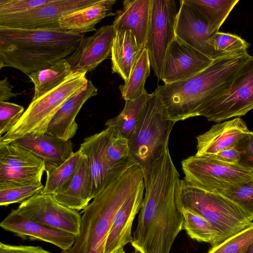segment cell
Here are the masks:
<instances>
[{
    "instance_id": "obj_1",
    "label": "cell",
    "mask_w": 253,
    "mask_h": 253,
    "mask_svg": "<svg viewBox=\"0 0 253 253\" xmlns=\"http://www.w3.org/2000/svg\"><path fill=\"white\" fill-rule=\"evenodd\" d=\"M181 183L168 148L144 181V198L130 243L135 252L169 253L183 228L179 206Z\"/></svg>"
},
{
    "instance_id": "obj_2",
    "label": "cell",
    "mask_w": 253,
    "mask_h": 253,
    "mask_svg": "<svg viewBox=\"0 0 253 253\" xmlns=\"http://www.w3.org/2000/svg\"><path fill=\"white\" fill-rule=\"evenodd\" d=\"M84 34L62 29L31 30L0 26V68L30 74L66 58Z\"/></svg>"
},
{
    "instance_id": "obj_3",
    "label": "cell",
    "mask_w": 253,
    "mask_h": 253,
    "mask_svg": "<svg viewBox=\"0 0 253 253\" xmlns=\"http://www.w3.org/2000/svg\"><path fill=\"white\" fill-rule=\"evenodd\" d=\"M250 56L245 51L218 58L190 78L158 86L154 92L176 123L198 116L207 104L228 87Z\"/></svg>"
},
{
    "instance_id": "obj_4",
    "label": "cell",
    "mask_w": 253,
    "mask_h": 253,
    "mask_svg": "<svg viewBox=\"0 0 253 253\" xmlns=\"http://www.w3.org/2000/svg\"><path fill=\"white\" fill-rule=\"evenodd\" d=\"M144 182L142 171L137 164L126 169L83 210L80 232L75 243L60 253H104L116 213Z\"/></svg>"
},
{
    "instance_id": "obj_5",
    "label": "cell",
    "mask_w": 253,
    "mask_h": 253,
    "mask_svg": "<svg viewBox=\"0 0 253 253\" xmlns=\"http://www.w3.org/2000/svg\"><path fill=\"white\" fill-rule=\"evenodd\" d=\"M176 123L169 117L161 97L150 94L134 130L128 138L130 155L147 180L155 163L169 147V135Z\"/></svg>"
},
{
    "instance_id": "obj_6",
    "label": "cell",
    "mask_w": 253,
    "mask_h": 253,
    "mask_svg": "<svg viewBox=\"0 0 253 253\" xmlns=\"http://www.w3.org/2000/svg\"><path fill=\"white\" fill-rule=\"evenodd\" d=\"M180 210H188L207 220L217 231L219 244L253 223L234 203L218 193L181 180Z\"/></svg>"
},
{
    "instance_id": "obj_7",
    "label": "cell",
    "mask_w": 253,
    "mask_h": 253,
    "mask_svg": "<svg viewBox=\"0 0 253 253\" xmlns=\"http://www.w3.org/2000/svg\"><path fill=\"white\" fill-rule=\"evenodd\" d=\"M86 74L73 73L57 87L32 101L19 121L0 137V144L45 133L52 118L63 104L87 83Z\"/></svg>"
},
{
    "instance_id": "obj_8",
    "label": "cell",
    "mask_w": 253,
    "mask_h": 253,
    "mask_svg": "<svg viewBox=\"0 0 253 253\" xmlns=\"http://www.w3.org/2000/svg\"><path fill=\"white\" fill-rule=\"evenodd\" d=\"M253 109V56L241 67L228 87L199 113L208 121L220 123L246 115Z\"/></svg>"
},
{
    "instance_id": "obj_9",
    "label": "cell",
    "mask_w": 253,
    "mask_h": 253,
    "mask_svg": "<svg viewBox=\"0 0 253 253\" xmlns=\"http://www.w3.org/2000/svg\"><path fill=\"white\" fill-rule=\"evenodd\" d=\"M181 165L184 180L212 192L253 175V171L237 164L224 163L204 156H190L182 161Z\"/></svg>"
},
{
    "instance_id": "obj_10",
    "label": "cell",
    "mask_w": 253,
    "mask_h": 253,
    "mask_svg": "<svg viewBox=\"0 0 253 253\" xmlns=\"http://www.w3.org/2000/svg\"><path fill=\"white\" fill-rule=\"evenodd\" d=\"M177 12L174 0H151L145 48L148 51L151 67L159 80L162 79L167 50L175 38Z\"/></svg>"
},
{
    "instance_id": "obj_11",
    "label": "cell",
    "mask_w": 253,
    "mask_h": 253,
    "mask_svg": "<svg viewBox=\"0 0 253 253\" xmlns=\"http://www.w3.org/2000/svg\"><path fill=\"white\" fill-rule=\"evenodd\" d=\"M44 162L13 143L0 144V187L42 183Z\"/></svg>"
},
{
    "instance_id": "obj_12",
    "label": "cell",
    "mask_w": 253,
    "mask_h": 253,
    "mask_svg": "<svg viewBox=\"0 0 253 253\" xmlns=\"http://www.w3.org/2000/svg\"><path fill=\"white\" fill-rule=\"evenodd\" d=\"M16 211L22 216L46 227L78 236L81 214L57 202L51 195L41 194L20 204Z\"/></svg>"
},
{
    "instance_id": "obj_13",
    "label": "cell",
    "mask_w": 253,
    "mask_h": 253,
    "mask_svg": "<svg viewBox=\"0 0 253 253\" xmlns=\"http://www.w3.org/2000/svg\"><path fill=\"white\" fill-rule=\"evenodd\" d=\"M98 0H53L30 11L0 15V26L31 30L61 29L60 19Z\"/></svg>"
},
{
    "instance_id": "obj_14",
    "label": "cell",
    "mask_w": 253,
    "mask_h": 253,
    "mask_svg": "<svg viewBox=\"0 0 253 253\" xmlns=\"http://www.w3.org/2000/svg\"><path fill=\"white\" fill-rule=\"evenodd\" d=\"M111 133V130L106 127L99 132L87 137L81 144L79 149L87 159L91 179V200L127 169H113L107 165L105 152Z\"/></svg>"
},
{
    "instance_id": "obj_15",
    "label": "cell",
    "mask_w": 253,
    "mask_h": 253,
    "mask_svg": "<svg viewBox=\"0 0 253 253\" xmlns=\"http://www.w3.org/2000/svg\"><path fill=\"white\" fill-rule=\"evenodd\" d=\"M213 61L175 37L167 50L161 80L169 84L188 79Z\"/></svg>"
},
{
    "instance_id": "obj_16",
    "label": "cell",
    "mask_w": 253,
    "mask_h": 253,
    "mask_svg": "<svg viewBox=\"0 0 253 253\" xmlns=\"http://www.w3.org/2000/svg\"><path fill=\"white\" fill-rule=\"evenodd\" d=\"M116 31L112 24L101 27L91 36L84 37L78 48L65 58L73 73L93 71L111 55Z\"/></svg>"
},
{
    "instance_id": "obj_17",
    "label": "cell",
    "mask_w": 253,
    "mask_h": 253,
    "mask_svg": "<svg viewBox=\"0 0 253 253\" xmlns=\"http://www.w3.org/2000/svg\"><path fill=\"white\" fill-rule=\"evenodd\" d=\"M175 34L176 38L213 60L223 57L209 43L212 35L209 33L205 18L185 0L180 1L175 24Z\"/></svg>"
},
{
    "instance_id": "obj_18",
    "label": "cell",
    "mask_w": 253,
    "mask_h": 253,
    "mask_svg": "<svg viewBox=\"0 0 253 253\" xmlns=\"http://www.w3.org/2000/svg\"><path fill=\"white\" fill-rule=\"evenodd\" d=\"M4 230L23 240H40L52 244L62 251L71 248L78 236L61 230L49 228L29 220L12 210L0 223Z\"/></svg>"
},
{
    "instance_id": "obj_19",
    "label": "cell",
    "mask_w": 253,
    "mask_h": 253,
    "mask_svg": "<svg viewBox=\"0 0 253 253\" xmlns=\"http://www.w3.org/2000/svg\"><path fill=\"white\" fill-rule=\"evenodd\" d=\"M144 189V182L126 200L116 213L106 242L104 253H125L124 247L132 242V225L142 207Z\"/></svg>"
},
{
    "instance_id": "obj_20",
    "label": "cell",
    "mask_w": 253,
    "mask_h": 253,
    "mask_svg": "<svg viewBox=\"0 0 253 253\" xmlns=\"http://www.w3.org/2000/svg\"><path fill=\"white\" fill-rule=\"evenodd\" d=\"M250 130L240 117L213 125L196 136L197 156H209L235 147Z\"/></svg>"
},
{
    "instance_id": "obj_21",
    "label": "cell",
    "mask_w": 253,
    "mask_h": 253,
    "mask_svg": "<svg viewBox=\"0 0 253 253\" xmlns=\"http://www.w3.org/2000/svg\"><path fill=\"white\" fill-rule=\"evenodd\" d=\"M97 94V88L88 80L63 104L52 118L46 132L64 140H71L78 128L76 122L77 115L85 102Z\"/></svg>"
},
{
    "instance_id": "obj_22",
    "label": "cell",
    "mask_w": 253,
    "mask_h": 253,
    "mask_svg": "<svg viewBox=\"0 0 253 253\" xmlns=\"http://www.w3.org/2000/svg\"><path fill=\"white\" fill-rule=\"evenodd\" d=\"M10 143L41 158L44 162L45 170L60 166L74 152L71 140H62L47 132L39 136L20 138Z\"/></svg>"
},
{
    "instance_id": "obj_23",
    "label": "cell",
    "mask_w": 253,
    "mask_h": 253,
    "mask_svg": "<svg viewBox=\"0 0 253 253\" xmlns=\"http://www.w3.org/2000/svg\"><path fill=\"white\" fill-rule=\"evenodd\" d=\"M91 188L87 159L82 154L79 166L73 176L61 190L52 196L57 202L66 207L77 211L84 210L91 200Z\"/></svg>"
},
{
    "instance_id": "obj_24",
    "label": "cell",
    "mask_w": 253,
    "mask_h": 253,
    "mask_svg": "<svg viewBox=\"0 0 253 253\" xmlns=\"http://www.w3.org/2000/svg\"><path fill=\"white\" fill-rule=\"evenodd\" d=\"M151 0H125L122 9L116 11L113 21L116 31L130 30L139 47L145 48L150 18Z\"/></svg>"
},
{
    "instance_id": "obj_25",
    "label": "cell",
    "mask_w": 253,
    "mask_h": 253,
    "mask_svg": "<svg viewBox=\"0 0 253 253\" xmlns=\"http://www.w3.org/2000/svg\"><path fill=\"white\" fill-rule=\"evenodd\" d=\"M116 0H98L90 6L69 13L59 20L61 29L84 34L96 31L95 26L106 17L113 16Z\"/></svg>"
},
{
    "instance_id": "obj_26",
    "label": "cell",
    "mask_w": 253,
    "mask_h": 253,
    "mask_svg": "<svg viewBox=\"0 0 253 253\" xmlns=\"http://www.w3.org/2000/svg\"><path fill=\"white\" fill-rule=\"evenodd\" d=\"M111 54L112 73H117L126 82L142 51L130 30L116 31Z\"/></svg>"
},
{
    "instance_id": "obj_27",
    "label": "cell",
    "mask_w": 253,
    "mask_h": 253,
    "mask_svg": "<svg viewBox=\"0 0 253 253\" xmlns=\"http://www.w3.org/2000/svg\"><path fill=\"white\" fill-rule=\"evenodd\" d=\"M73 74L70 65L64 58L48 68L28 74V76L34 85L32 101L56 88Z\"/></svg>"
},
{
    "instance_id": "obj_28",
    "label": "cell",
    "mask_w": 253,
    "mask_h": 253,
    "mask_svg": "<svg viewBox=\"0 0 253 253\" xmlns=\"http://www.w3.org/2000/svg\"><path fill=\"white\" fill-rule=\"evenodd\" d=\"M150 94L145 89L143 93L135 100L125 101L122 111L118 116L108 120L105 123L106 127L113 133L128 139L134 130Z\"/></svg>"
},
{
    "instance_id": "obj_29",
    "label": "cell",
    "mask_w": 253,
    "mask_h": 253,
    "mask_svg": "<svg viewBox=\"0 0 253 253\" xmlns=\"http://www.w3.org/2000/svg\"><path fill=\"white\" fill-rule=\"evenodd\" d=\"M193 6L207 22L211 35L219 32L239 0H185Z\"/></svg>"
},
{
    "instance_id": "obj_30",
    "label": "cell",
    "mask_w": 253,
    "mask_h": 253,
    "mask_svg": "<svg viewBox=\"0 0 253 253\" xmlns=\"http://www.w3.org/2000/svg\"><path fill=\"white\" fill-rule=\"evenodd\" d=\"M150 67L148 51L144 48L138 56L128 80L119 86L125 101L135 100L143 93L146 80L150 75Z\"/></svg>"
},
{
    "instance_id": "obj_31",
    "label": "cell",
    "mask_w": 253,
    "mask_h": 253,
    "mask_svg": "<svg viewBox=\"0 0 253 253\" xmlns=\"http://www.w3.org/2000/svg\"><path fill=\"white\" fill-rule=\"evenodd\" d=\"M81 156L78 150L60 166L46 170V178L42 194L52 195L61 190L75 173Z\"/></svg>"
},
{
    "instance_id": "obj_32",
    "label": "cell",
    "mask_w": 253,
    "mask_h": 253,
    "mask_svg": "<svg viewBox=\"0 0 253 253\" xmlns=\"http://www.w3.org/2000/svg\"><path fill=\"white\" fill-rule=\"evenodd\" d=\"M183 228L192 239L209 243L211 247L219 244L217 231L205 218L188 210H182Z\"/></svg>"
},
{
    "instance_id": "obj_33",
    "label": "cell",
    "mask_w": 253,
    "mask_h": 253,
    "mask_svg": "<svg viewBox=\"0 0 253 253\" xmlns=\"http://www.w3.org/2000/svg\"><path fill=\"white\" fill-rule=\"evenodd\" d=\"M214 193L222 195L234 203L253 221V175L243 181L219 189Z\"/></svg>"
},
{
    "instance_id": "obj_34",
    "label": "cell",
    "mask_w": 253,
    "mask_h": 253,
    "mask_svg": "<svg viewBox=\"0 0 253 253\" xmlns=\"http://www.w3.org/2000/svg\"><path fill=\"white\" fill-rule=\"evenodd\" d=\"M111 131L105 152L108 166L113 169H126L136 164L130 155L128 139Z\"/></svg>"
},
{
    "instance_id": "obj_35",
    "label": "cell",
    "mask_w": 253,
    "mask_h": 253,
    "mask_svg": "<svg viewBox=\"0 0 253 253\" xmlns=\"http://www.w3.org/2000/svg\"><path fill=\"white\" fill-rule=\"evenodd\" d=\"M209 43L221 56L247 51L250 46L249 42L237 35L220 32L211 35Z\"/></svg>"
},
{
    "instance_id": "obj_36",
    "label": "cell",
    "mask_w": 253,
    "mask_h": 253,
    "mask_svg": "<svg viewBox=\"0 0 253 253\" xmlns=\"http://www.w3.org/2000/svg\"><path fill=\"white\" fill-rule=\"evenodd\" d=\"M43 189L42 183L0 187V205L7 206L14 203L21 204L34 196L42 194Z\"/></svg>"
},
{
    "instance_id": "obj_37",
    "label": "cell",
    "mask_w": 253,
    "mask_h": 253,
    "mask_svg": "<svg viewBox=\"0 0 253 253\" xmlns=\"http://www.w3.org/2000/svg\"><path fill=\"white\" fill-rule=\"evenodd\" d=\"M253 243V223L217 246L211 247L207 253H246Z\"/></svg>"
},
{
    "instance_id": "obj_38",
    "label": "cell",
    "mask_w": 253,
    "mask_h": 253,
    "mask_svg": "<svg viewBox=\"0 0 253 253\" xmlns=\"http://www.w3.org/2000/svg\"><path fill=\"white\" fill-rule=\"evenodd\" d=\"M24 112L22 106L7 101H0V137L15 126Z\"/></svg>"
},
{
    "instance_id": "obj_39",
    "label": "cell",
    "mask_w": 253,
    "mask_h": 253,
    "mask_svg": "<svg viewBox=\"0 0 253 253\" xmlns=\"http://www.w3.org/2000/svg\"><path fill=\"white\" fill-rule=\"evenodd\" d=\"M53 0H0V15L23 13Z\"/></svg>"
},
{
    "instance_id": "obj_40",
    "label": "cell",
    "mask_w": 253,
    "mask_h": 253,
    "mask_svg": "<svg viewBox=\"0 0 253 253\" xmlns=\"http://www.w3.org/2000/svg\"><path fill=\"white\" fill-rule=\"evenodd\" d=\"M240 152L238 165L253 171V131H250L235 146Z\"/></svg>"
},
{
    "instance_id": "obj_41",
    "label": "cell",
    "mask_w": 253,
    "mask_h": 253,
    "mask_svg": "<svg viewBox=\"0 0 253 253\" xmlns=\"http://www.w3.org/2000/svg\"><path fill=\"white\" fill-rule=\"evenodd\" d=\"M0 253H51L40 246L11 245L0 243Z\"/></svg>"
},
{
    "instance_id": "obj_42",
    "label": "cell",
    "mask_w": 253,
    "mask_h": 253,
    "mask_svg": "<svg viewBox=\"0 0 253 253\" xmlns=\"http://www.w3.org/2000/svg\"><path fill=\"white\" fill-rule=\"evenodd\" d=\"M209 157L220 162L228 164H238L240 158V152L235 147L222 150Z\"/></svg>"
},
{
    "instance_id": "obj_43",
    "label": "cell",
    "mask_w": 253,
    "mask_h": 253,
    "mask_svg": "<svg viewBox=\"0 0 253 253\" xmlns=\"http://www.w3.org/2000/svg\"><path fill=\"white\" fill-rule=\"evenodd\" d=\"M13 86L5 77L0 81V101H6L12 97L17 96V93L12 92Z\"/></svg>"
},
{
    "instance_id": "obj_44",
    "label": "cell",
    "mask_w": 253,
    "mask_h": 253,
    "mask_svg": "<svg viewBox=\"0 0 253 253\" xmlns=\"http://www.w3.org/2000/svg\"><path fill=\"white\" fill-rule=\"evenodd\" d=\"M246 253H253V243L249 246Z\"/></svg>"
},
{
    "instance_id": "obj_45",
    "label": "cell",
    "mask_w": 253,
    "mask_h": 253,
    "mask_svg": "<svg viewBox=\"0 0 253 253\" xmlns=\"http://www.w3.org/2000/svg\"><path fill=\"white\" fill-rule=\"evenodd\" d=\"M134 253H136V252H134Z\"/></svg>"
},
{
    "instance_id": "obj_46",
    "label": "cell",
    "mask_w": 253,
    "mask_h": 253,
    "mask_svg": "<svg viewBox=\"0 0 253 253\" xmlns=\"http://www.w3.org/2000/svg\"></svg>"
}]
</instances>
